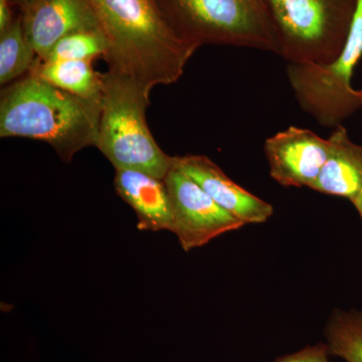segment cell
<instances>
[{
  "label": "cell",
  "mask_w": 362,
  "mask_h": 362,
  "mask_svg": "<svg viewBox=\"0 0 362 362\" xmlns=\"http://www.w3.org/2000/svg\"><path fill=\"white\" fill-rule=\"evenodd\" d=\"M108 42L109 70L149 90L177 82L199 49L178 37L154 0H90Z\"/></svg>",
  "instance_id": "cell-1"
},
{
  "label": "cell",
  "mask_w": 362,
  "mask_h": 362,
  "mask_svg": "<svg viewBox=\"0 0 362 362\" xmlns=\"http://www.w3.org/2000/svg\"><path fill=\"white\" fill-rule=\"evenodd\" d=\"M101 110V100L76 96L30 74L2 90L0 137L40 140L70 162L96 146Z\"/></svg>",
  "instance_id": "cell-2"
},
{
  "label": "cell",
  "mask_w": 362,
  "mask_h": 362,
  "mask_svg": "<svg viewBox=\"0 0 362 362\" xmlns=\"http://www.w3.org/2000/svg\"><path fill=\"white\" fill-rule=\"evenodd\" d=\"M102 110L96 147L116 169H135L164 180L173 165L146 122L150 92L127 76L102 74Z\"/></svg>",
  "instance_id": "cell-3"
},
{
  "label": "cell",
  "mask_w": 362,
  "mask_h": 362,
  "mask_svg": "<svg viewBox=\"0 0 362 362\" xmlns=\"http://www.w3.org/2000/svg\"><path fill=\"white\" fill-rule=\"evenodd\" d=\"M181 39L279 54L277 35L262 0H154Z\"/></svg>",
  "instance_id": "cell-4"
},
{
  "label": "cell",
  "mask_w": 362,
  "mask_h": 362,
  "mask_svg": "<svg viewBox=\"0 0 362 362\" xmlns=\"http://www.w3.org/2000/svg\"><path fill=\"white\" fill-rule=\"evenodd\" d=\"M289 64H329L341 54L358 0H262Z\"/></svg>",
  "instance_id": "cell-5"
},
{
  "label": "cell",
  "mask_w": 362,
  "mask_h": 362,
  "mask_svg": "<svg viewBox=\"0 0 362 362\" xmlns=\"http://www.w3.org/2000/svg\"><path fill=\"white\" fill-rule=\"evenodd\" d=\"M361 57L362 0H358L346 45L335 61L288 65V78L298 103L321 125L335 129L361 108L357 90L351 86Z\"/></svg>",
  "instance_id": "cell-6"
},
{
  "label": "cell",
  "mask_w": 362,
  "mask_h": 362,
  "mask_svg": "<svg viewBox=\"0 0 362 362\" xmlns=\"http://www.w3.org/2000/svg\"><path fill=\"white\" fill-rule=\"evenodd\" d=\"M173 209V228L185 252L204 246L245 223L228 213L192 178L173 165L164 178Z\"/></svg>",
  "instance_id": "cell-7"
},
{
  "label": "cell",
  "mask_w": 362,
  "mask_h": 362,
  "mask_svg": "<svg viewBox=\"0 0 362 362\" xmlns=\"http://www.w3.org/2000/svg\"><path fill=\"white\" fill-rule=\"evenodd\" d=\"M270 175L283 187L312 188L329 157V139L313 131L291 127L266 140Z\"/></svg>",
  "instance_id": "cell-8"
},
{
  "label": "cell",
  "mask_w": 362,
  "mask_h": 362,
  "mask_svg": "<svg viewBox=\"0 0 362 362\" xmlns=\"http://www.w3.org/2000/svg\"><path fill=\"white\" fill-rule=\"evenodd\" d=\"M21 7L23 30L37 59L42 61L66 35L100 30L90 0H13Z\"/></svg>",
  "instance_id": "cell-9"
},
{
  "label": "cell",
  "mask_w": 362,
  "mask_h": 362,
  "mask_svg": "<svg viewBox=\"0 0 362 362\" xmlns=\"http://www.w3.org/2000/svg\"><path fill=\"white\" fill-rule=\"evenodd\" d=\"M173 165L192 178L216 204L238 220L247 223H265L273 206L233 182L209 157H173Z\"/></svg>",
  "instance_id": "cell-10"
},
{
  "label": "cell",
  "mask_w": 362,
  "mask_h": 362,
  "mask_svg": "<svg viewBox=\"0 0 362 362\" xmlns=\"http://www.w3.org/2000/svg\"><path fill=\"white\" fill-rule=\"evenodd\" d=\"M114 185L117 194L134 209L140 230L170 232L173 209L164 180L135 169H116Z\"/></svg>",
  "instance_id": "cell-11"
},
{
  "label": "cell",
  "mask_w": 362,
  "mask_h": 362,
  "mask_svg": "<svg viewBox=\"0 0 362 362\" xmlns=\"http://www.w3.org/2000/svg\"><path fill=\"white\" fill-rule=\"evenodd\" d=\"M328 139L329 157L312 189L351 201L362 190V145L352 142L342 125Z\"/></svg>",
  "instance_id": "cell-12"
},
{
  "label": "cell",
  "mask_w": 362,
  "mask_h": 362,
  "mask_svg": "<svg viewBox=\"0 0 362 362\" xmlns=\"http://www.w3.org/2000/svg\"><path fill=\"white\" fill-rule=\"evenodd\" d=\"M30 74L76 96L102 99V74L93 69L92 62H40L37 59Z\"/></svg>",
  "instance_id": "cell-13"
},
{
  "label": "cell",
  "mask_w": 362,
  "mask_h": 362,
  "mask_svg": "<svg viewBox=\"0 0 362 362\" xmlns=\"http://www.w3.org/2000/svg\"><path fill=\"white\" fill-rule=\"evenodd\" d=\"M37 54L26 40L21 14L0 33V84H8L26 71H30Z\"/></svg>",
  "instance_id": "cell-14"
},
{
  "label": "cell",
  "mask_w": 362,
  "mask_h": 362,
  "mask_svg": "<svg viewBox=\"0 0 362 362\" xmlns=\"http://www.w3.org/2000/svg\"><path fill=\"white\" fill-rule=\"evenodd\" d=\"M331 352L346 362H362V312H338L328 326Z\"/></svg>",
  "instance_id": "cell-15"
},
{
  "label": "cell",
  "mask_w": 362,
  "mask_h": 362,
  "mask_svg": "<svg viewBox=\"0 0 362 362\" xmlns=\"http://www.w3.org/2000/svg\"><path fill=\"white\" fill-rule=\"evenodd\" d=\"M108 42L101 30H82L66 35L40 62L89 61L107 54ZM40 61V59H39Z\"/></svg>",
  "instance_id": "cell-16"
},
{
  "label": "cell",
  "mask_w": 362,
  "mask_h": 362,
  "mask_svg": "<svg viewBox=\"0 0 362 362\" xmlns=\"http://www.w3.org/2000/svg\"><path fill=\"white\" fill-rule=\"evenodd\" d=\"M278 362H329L326 354V349L322 346H316L313 349H307L286 357Z\"/></svg>",
  "instance_id": "cell-17"
},
{
  "label": "cell",
  "mask_w": 362,
  "mask_h": 362,
  "mask_svg": "<svg viewBox=\"0 0 362 362\" xmlns=\"http://www.w3.org/2000/svg\"><path fill=\"white\" fill-rule=\"evenodd\" d=\"M11 6V0H0V33L6 32L16 18Z\"/></svg>",
  "instance_id": "cell-18"
},
{
  "label": "cell",
  "mask_w": 362,
  "mask_h": 362,
  "mask_svg": "<svg viewBox=\"0 0 362 362\" xmlns=\"http://www.w3.org/2000/svg\"><path fill=\"white\" fill-rule=\"evenodd\" d=\"M354 204V206H356L357 213L359 214V216H361V218L362 221V190L361 192H359L358 194L356 195V197H354V199L350 201Z\"/></svg>",
  "instance_id": "cell-19"
},
{
  "label": "cell",
  "mask_w": 362,
  "mask_h": 362,
  "mask_svg": "<svg viewBox=\"0 0 362 362\" xmlns=\"http://www.w3.org/2000/svg\"><path fill=\"white\" fill-rule=\"evenodd\" d=\"M357 95H358L359 100H361V108H362V89L357 90Z\"/></svg>",
  "instance_id": "cell-20"
},
{
  "label": "cell",
  "mask_w": 362,
  "mask_h": 362,
  "mask_svg": "<svg viewBox=\"0 0 362 362\" xmlns=\"http://www.w3.org/2000/svg\"><path fill=\"white\" fill-rule=\"evenodd\" d=\"M11 1H13V0H11Z\"/></svg>",
  "instance_id": "cell-21"
}]
</instances>
